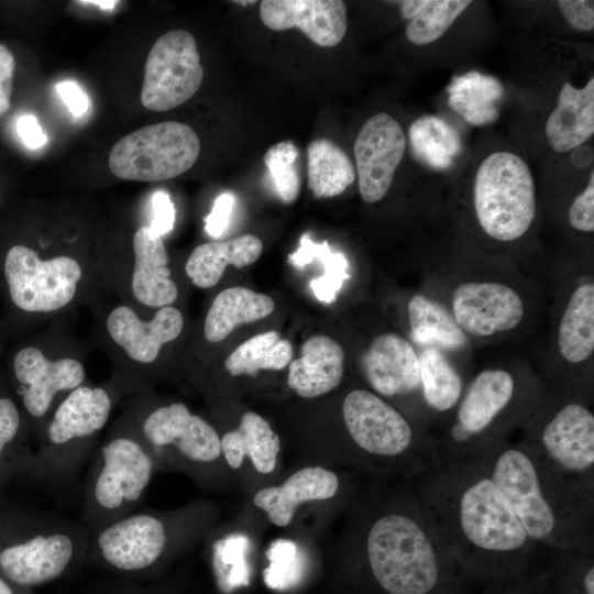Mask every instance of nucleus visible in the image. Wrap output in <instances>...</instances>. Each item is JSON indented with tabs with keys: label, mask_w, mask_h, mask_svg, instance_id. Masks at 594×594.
<instances>
[{
	"label": "nucleus",
	"mask_w": 594,
	"mask_h": 594,
	"mask_svg": "<svg viewBox=\"0 0 594 594\" xmlns=\"http://www.w3.org/2000/svg\"><path fill=\"white\" fill-rule=\"evenodd\" d=\"M410 484L437 537L473 585L509 582L543 560L548 549L528 537L475 459L439 462Z\"/></svg>",
	"instance_id": "nucleus-1"
},
{
	"label": "nucleus",
	"mask_w": 594,
	"mask_h": 594,
	"mask_svg": "<svg viewBox=\"0 0 594 594\" xmlns=\"http://www.w3.org/2000/svg\"><path fill=\"white\" fill-rule=\"evenodd\" d=\"M366 526L363 556L382 594H468L473 586L442 546L410 484Z\"/></svg>",
	"instance_id": "nucleus-2"
},
{
	"label": "nucleus",
	"mask_w": 594,
	"mask_h": 594,
	"mask_svg": "<svg viewBox=\"0 0 594 594\" xmlns=\"http://www.w3.org/2000/svg\"><path fill=\"white\" fill-rule=\"evenodd\" d=\"M528 537L546 549L594 554V506L581 501L524 443L496 441L475 455Z\"/></svg>",
	"instance_id": "nucleus-3"
},
{
	"label": "nucleus",
	"mask_w": 594,
	"mask_h": 594,
	"mask_svg": "<svg viewBox=\"0 0 594 594\" xmlns=\"http://www.w3.org/2000/svg\"><path fill=\"white\" fill-rule=\"evenodd\" d=\"M89 540L80 520L0 496V575L15 585L57 580L86 560Z\"/></svg>",
	"instance_id": "nucleus-4"
},
{
	"label": "nucleus",
	"mask_w": 594,
	"mask_h": 594,
	"mask_svg": "<svg viewBox=\"0 0 594 594\" xmlns=\"http://www.w3.org/2000/svg\"><path fill=\"white\" fill-rule=\"evenodd\" d=\"M133 392L119 381L110 386L82 384L65 395L42 429L28 479L70 494L118 398Z\"/></svg>",
	"instance_id": "nucleus-5"
},
{
	"label": "nucleus",
	"mask_w": 594,
	"mask_h": 594,
	"mask_svg": "<svg viewBox=\"0 0 594 594\" xmlns=\"http://www.w3.org/2000/svg\"><path fill=\"white\" fill-rule=\"evenodd\" d=\"M156 470L153 454L123 415L91 455L80 521L91 532L136 510Z\"/></svg>",
	"instance_id": "nucleus-6"
},
{
	"label": "nucleus",
	"mask_w": 594,
	"mask_h": 594,
	"mask_svg": "<svg viewBox=\"0 0 594 594\" xmlns=\"http://www.w3.org/2000/svg\"><path fill=\"white\" fill-rule=\"evenodd\" d=\"M353 443L366 455L396 461L413 481L439 463L437 439L420 435L396 408L366 389H353L342 403Z\"/></svg>",
	"instance_id": "nucleus-7"
},
{
	"label": "nucleus",
	"mask_w": 594,
	"mask_h": 594,
	"mask_svg": "<svg viewBox=\"0 0 594 594\" xmlns=\"http://www.w3.org/2000/svg\"><path fill=\"white\" fill-rule=\"evenodd\" d=\"M473 200L487 235L503 242L522 237L536 216V187L526 162L510 152L488 155L476 172Z\"/></svg>",
	"instance_id": "nucleus-8"
},
{
	"label": "nucleus",
	"mask_w": 594,
	"mask_h": 594,
	"mask_svg": "<svg viewBox=\"0 0 594 594\" xmlns=\"http://www.w3.org/2000/svg\"><path fill=\"white\" fill-rule=\"evenodd\" d=\"M581 501L594 506V415L568 402L521 441Z\"/></svg>",
	"instance_id": "nucleus-9"
},
{
	"label": "nucleus",
	"mask_w": 594,
	"mask_h": 594,
	"mask_svg": "<svg viewBox=\"0 0 594 594\" xmlns=\"http://www.w3.org/2000/svg\"><path fill=\"white\" fill-rule=\"evenodd\" d=\"M199 153L200 141L191 127L164 121L120 139L110 151L109 168L127 180H166L188 170Z\"/></svg>",
	"instance_id": "nucleus-10"
},
{
	"label": "nucleus",
	"mask_w": 594,
	"mask_h": 594,
	"mask_svg": "<svg viewBox=\"0 0 594 594\" xmlns=\"http://www.w3.org/2000/svg\"><path fill=\"white\" fill-rule=\"evenodd\" d=\"M516 393L509 372H480L459 400L453 424L444 437L437 439L439 462L469 459L499 441L496 424L512 407Z\"/></svg>",
	"instance_id": "nucleus-11"
},
{
	"label": "nucleus",
	"mask_w": 594,
	"mask_h": 594,
	"mask_svg": "<svg viewBox=\"0 0 594 594\" xmlns=\"http://www.w3.org/2000/svg\"><path fill=\"white\" fill-rule=\"evenodd\" d=\"M3 276L16 308L29 314H54L75 300L85 268L74 256L42 257L34 249L16 244L6 254Z\"/></svg>",
	"instance_id": "nucleus-12"
},
{
	"label": "nucleus",
	"mask_w": 594,
	"mask_h": 594,
	"mask_svg": "<svg viewBox=\"0 0 594 594\" xmlns=\"http://www.w3.org/2000/svg\"><path fill=\"white\" fill-rule=\"evenodd\" d=\"M124 415L150 449L157 469L169 459L206 465L221 455L216 429L183 403L148 407L136 396Z\"/></svg>",
	"instance_id": "nucleus-13"
},
{
	"label": "nucleus",
	"mask_w": 594,
	"mask_h": 594,
	"mask_svg": "<svg viewBox=\"0 0 594 594\" xmlns=\"http://www.w3.org/2000/svg\"><path fill=\"white\" fill-rule=\"evenodd\" d=\"M175 524L155 512L133 513L90 532L86 560L139 573L155 566L175 542Z\"/></svg>",
	"instance_id": "nucleus-14"
},
{
	"label": "nucleus",
	"mask_w": 594,
	"mask_h": 594,
	"mask_svg": "<svg viewBox=\"0 0 594 594\" xmlns=\"http://www.w3.org/2000/svg\"><path fill=\"white\" fill-rule=\"evenodd\" d=\"M18 403L31 439L38 442L42 429L59 400L85 384L84 364L74 358L48 359L36 346H24L12 362Z\"/></svg>",
	"instance_id": "nucleus-15"
},
{
	"label": "nucleus",
	"mask_w": 594,
	"mask_h": 594,
	"mask_svg": "<svg viewBox=\"0 0 594 594\" xmlns=\"http://www.w3.org/2000/svg\"><path fill=\"white\" fill-rule=\"evenodd\" d=\"M204 68L191 33L172 30L156 40L144 67L141 102L167 111L190 99L199 89Z\"/></svg>",
	"instance_id": "nucleus-16"
},
{
	"label": "nucleus",
	"mask_w": 594,
	"mask_h": 594,
	"mask_svg": "<svg viewBox=\"0 0 594 594\" xmlns=\"http://www.w3.org/2000/svg\"><path fill=\"white\" fill-rule=\"evenodd\" d=\"M405 147L403 128L392 116L380 112L366 120L353 147L360 195L364 201L372 204L384 198Z\"/></svg>",
	"instance_id": "nucleus-17"
},
{
	"label": "nucleus",
	"mask_w": 594,
	"mask_h": 594,
	"mask_svg": "<svg viewBox=\"0 0 594 594\" xmlns=\"http://www.w3.org/2000/svg\"><path fill=\"white\" fill-rule=\"evenodd\" d=\"M452 315L465 334L488 337L514 329L524 304L512 287L496 282H468L453 292Z\"/></svg>",
	"instance_id": "nucleus-18"
},
{
	"label": "nucleus",
	"mask_w": 594,
	"mask_h": 594,
	"mask_svg": "<svg viewBox=\"0 0 594 594\" xmlns=\"http://www.w3.org/2000/svg\"><path fill=\"white\" fill-rule=\"evenodd\" d=\"M183 328L184 317L173 306L162 307L151 320H143L130 306L119 305L106 319V330L111 341L135 365L155 362L163 346L176 340Z\"/></svg>",
	"instance_id": "nucleus-19"
},
{
	"label": "nucleus",
	"mask_w": 594,
	"mask_h": 594,
	"mask_svg": "<svg viewBox=\"0 0 594 594\" xmlns=\"http://www.w3.org/2000/svg\"><path fill=\"white\" fill-rule=\"evenodd\" d=\"M260 16L268 29L297 28L321 47L339 44L348 29L346 8L340 0H264Z\"/></svg>",
	"instance_id": "nucleus-20"
},
{
	"label": "nucleus",
	"mask_w": 594,
	"mask_h": 594,
	"mask_svg": "<svg viewBox=\"0 0 594 594\" xmlns=\"http://www.w3.org/2000/svg\"><path fill=\"white\" fill-rule=\"evenodd\" d=\"M371 387L382 396H408L420 389L419 358L397 333L377 336L362 358Z\"/></svg>",
	"instance_id": "nucleus-21"
},
{
	"label": "nucleus",
	"mask_w": 594,
	"mask_h": 594,
	"mask_svg": "<svg viewBox=\"0 0 594 594\" xmlns=\"http://www.w3.org/2000/svg\"><path fill=\"white\" fill-rule=\"evenodd\" d=\"M132 249L130 288L134 299L158 309L174 304L178 289L170 276L163 237L150 226H141L133 234Z\"/></svg>",
	"instance_id": "nucleus-22"
},
{
	"label": "nucleus",
	"mask_w": 594,
	"mask_h": 594,
	"mask_svg": "<svg viewBox=\"0 0 594 594\" xmlns=\"http://www.w3.org/2000/svg\"><path fill=\"white\" fill-rule=\"evenodd\" d=\"M339 486L333 472L321 466H307L289 476L283 485L258 491L253 503L267 514L271 522L285 527L301 503L331 498Z\"/></svg>",
	"instance_id": "nucleus-23"
},
{
	"label": "nucleus",
	"mask_w": 594,
	"mask_h": 594,
	"mask_svg": "<svg viewBox=\"0 0 594 594\" xmlns=\"http://www.w3.org/2000/svg\"><path fill=\"white\" fill-rule=\"evenodd\" d=\"M344 352L327 336H314L301 345V356L288 364V386L300 397L324 395L342 381Z\"/></svg>",
	"instance_id": "nucleus-24"
},
{
	"label": "nucleus",
	"mask_w": 594,
	"mask_h": 594,
	"mask_svg": "<svg viewBox=\"0 0 594 594\" xmlns=\"http://www.w3.org/2000/svg\"><path fill=\"white\" fill-rule=\"evenodd\" d=\"M594 133V78L578 89L564 82L558 105L546 122V136L551 147L565 153L581 146Z\"/></svg>",
	"instance_id": "nucleus-25"
},
{
	"label": "nucleus",
	"mask_w": 594,
	"mask_h": 594,
	"mask_svg": "<svg viewBox=\"0 0 594 594\" xmlns=\"http://www.w3.org/2000/svg\"><path fill=\"white\" fill-rule=\"evenodd\" d=\"M262 251V241L253 234L202 243L189 255L185 273L195 286L210 288L220 280L228 265L237 268L251 265Z\"/></svg>",
	"instance_id": "nucleus-26"
},
{
	"label": "nucleus",
	"mask_w": 594,
	"mask_h": 594,
	"mask_svg": "<svg viewBox=\"0 0 594 594\" xmlns=\"http://www.w3.org/2000/svg\"><path fill=\"white\" fill-rule=\"evenodd\" d=\"M221 454L232 469H239L249 457L258 473L274 471L279 452V438L258 414L245 413L238 429L220 438Z\"/></svg>",
	"instance_id": "nucleus-27"
},
{
	"label": "nucleus",
	"mask_w": 594,
	"mask_h": 594,
	"mask_svg": "<svg viewBox=\"0 0 594 594\" xmlns=\"http://www.w3.org/2000/svg\"><path fill=\"white\" fill-rule=\"evenodd\" d=\"M275 308L273 299L246 287H230L213 299L204 326L207 341L224 340L237 327L251 323L271 315Z\"/></svg>",
	"instance_id": "nucleus-28"
},
{
	"label": "nucleus",
	"mask_w": 594,
	"mask_h": 594,
	"mask_svg": "<svg viewBox=\"0 0 594 594\" xmlns=\"http://www.w3.org/2000/svg\"><path fill=\"white\" fill-rule=\"evenodd\" d=\"M29 426L15 398L0 392V486L28 477L35 462Z\"/></svg>",
	"instance_id": "nucleus-29"
},
{
	"label": "nucleus",
	"mask_w": 594,
	"mask_h": 594,
	"mask_svg": "<svg viewBox=\"0 0 594 594\" xmlns=\"http://www.w3.org/2000/svg\"><path fill=\"white\" fill-rule=\"evenodd\" d=\"M502 82L494 76L469 72L455 76L448 87V103L473 125L494 122L499 116Z\"/></svg>",
	"instance_id": "nucleus-30"
},
{
	"label": "nucleus",
	"mask_w": 594,
	"mask_h": 594,
	"mask_svg": "<svg viewBox=\"0 0 594 594\" xmlns=\"http://www.w3.org/2000/svg\"><path fill=\"white\" fill-rule=\"evenodd\" d=\"M562 358L573 364L586 360L594 350V285L586 283L571 295L558 332Z\"/></svg>",
	"instance_id": "nucleus-31"
},
{
	"label": "nucleus",
	"mask_w": 594,
	"mask_h": 594,
	"mask_svg": "<svg viewBox=\"0 0 594 594\" xmlns=\"http://www.w3.org/2000/svg\"><path fill=\"white\" fill-rule=\"evenodd\" d=\"M308 187L317 198L342 194L355 179L348 154L328 139H317L307 147Z\"/></svg>",
	"instance_id": "nucleus-32"
},
{
	"label": "nucleus",
	"mask_w": 594,
	"mask_h": 594,
	"mask_svg": "<svg viewBox=\"0 0 594 594\" xmlns=\"http://www.w3.org/2000/svg\"><path fill=\"white\" fill-rule=\"evenodd\" d=\"M407 311L411 338L417 343L451 350L466 345V334L453 315L437 301L416 295L409 300Z\"/></svg>",
	"instance_id": "nucleus-33"
},
{
	"label": "nucleus",
	"mask_w": 594,
	"mask_h": 594,
	"mask_svg": "<svg viewBox=\"0 0 594 594\" xmlns=\"http://www.w3.org/2000/svg\"><path fill=\"white\" fill-rule=\"evenodd\" d=\"M419 358L420 392L425 404L436 413L452 410L463 395V382L455 367L435 346Z\"/></svg>",
	"instance_id": "nucleus-34"
},
{
	"label": "nucleus",
	"mask_w": 594,
	"mask_h": 594,
	"mask_svg": "<svg viewBox=\"0 0 594 594\" xmlns=\"http://www.w3.org/2000/svg\"><path fill=\"white\" fill-rule=\"evenodd\" d=\"M409 140L415 156L435 169L449 168L462 150L458 131L437 116L416 119L409 127Z\"/></svg>",
	"instance_id": "nucleus-35"
},
{
	"label": "nucleus",
	"mask_w": 594,
	"mask_h": 594,
	"mask_svg": "<svg viewBox=\"0 0 594 594\" xmlns=\"http://www.w3.org/2000/svg\"><path fill=\"white\" fill-rule=\"evenodd\" d=\"M292 343L282 339L276 331L256 334L226 359L224 367L232 376H256L260 370L278 371L286 367L293 358Z\"/></svg>",
	"instance_id": "nucleus-36"
},
{
	"label": "nucleus",
	"mask_w": 594,
	"mask_h": 594,
	"mask_svg": "<svg viewBox=\"0 0 594 594\" xmlns=\"http://www.w3.org/2000/svg\"><path fill=\"white\" fill-rule=\"evenodd\" d=\"M299 243V249L288 255L289 263L301 268L315 260L319 261L324 267L323 274L310 282V288L318 300L332 302L343 279L349 277L345 257L332 252L327 241L314 242L307 233L301 235Z\"/></svg>",
	"instance_id": "nucleus-37"
},
{
	"label": "nucleus",
	"mask_w": 594,
	"mask_h": 594,
	"mask_svg": "<svg viewBox=\"0 0 594 594\" xmlns=\"http://www.w3.org/2000/svg\"><path fill=\"white\" fill-rule=\"evenodd\" d=\"M250 540L245 535L231 534L212 543L211 561L219 588L229 593L249 583L246 556Z\"/></svg>",
	"instance_id": "nucleus-38"
},
{
	"label": "nucleus",
	"mask_w": 594,
	"mask_h": 594,
	"mask_svg": "<svg viewBox=\"0 0 594 594\" xmlns=\"http://www.w3.org/2000/svg\"><path fill=\"white\" fill-rule=\"evenodd\" d=\"M471 4L469 0H432L406 26V36L415 45L440 38Z\"/></svg>",
	"instance_id": "nucleus-39"
},
{
	"label": "nucleus",
	"mask_w": 594,
	"mask_h": 594,
	"mask_svg": "<svg viewBox=\"0 0 594 594\" xmlns=\"http://www.w3.org/2000/svg\"><path fill=\"white\" fill-rule=\"evenodd\" d=\"M298 155L296 145L286 140L272 145L263 157L274 189L279 199L286 204L294 202L300 191Z\"/></svg>",
	"instance_id": "nucleus-40"
},
{
	"label": "nucleus",
	"mask_w": 594,
	"mask_h": 594,
	"mask_svg": "<svg viewBox=\"0 0 594 594\" xmlns=\"http://www.w3.org/2000/svg\"><path fill=\"white\" fill-rule=\"evenodd\" d=\"M266 556L270 565L264 572V578L268 586L284 588L298 579L302 554L296 542L289 539H277L270 544Z\"/></svg>",
	"instance_id": "nucleus-41"
},
{
	"label": "nucleus",
	"mask_w": 594,
	"mask_h": 594,
	"mask_svg": "<svg viewBox=\"0 0 594 594\" xmlns=\"http://www.w3.org/2000/svg\"><path fill=\"white\" fill-rule=\"evenodd\" d=\"M543 561L544 558L534 569L515 580L498 585L483 586L481 594H541Z\"/></svg>",
	"instance_id": "nucleus-42"
},
{
	"label": "nucleus",
	"mask_w": 594,
	"mask_h": 594,
	"mask_svg": "<svg viewBox=\"0 0 594 594\" xmlns=\"http://www.w3.org/2000/svg\"><path fill=\"white\" fill-rule=\"evenodd\" d=\"M569 221L579 231H594V173L591 174L586 188L572 202Z\"/></svg>",
	"instance_id": "nucleus-43"
},
{
	"label": "nucleus",
	"mask_w": 594,
	"mask_h": 594,
	"mask_svg": "<svg viewBox=\"0 0 594 594\" xmlns=\"http://www.w3.org/2000/svg\"><path fill=\"white\" fill-rule=\"evenodd\" d=\"M558 6L569 22L578 31L594 29V2L588 0H560Z\"/></svg>",
	"instance_id": "nucleus-44"
},
{
	"label": "nucleus",
	"mask_w": 594,
	"mask_h": 594,
	"mask_svg": "<svg viewBox=\"0 0 594 594\" xmlns=\"http://www.w3.org/2000/svg\"><path fill=\"white\" fill-rule=\"evenodd\" d=\"M235 198L231 193L221 194L213 204L211 212L206 218L205 229L216 239L223 235L229 227Z\"/></svg>",
	"instance_id": "nucleus-45"
},
{
	"label": "nucleus",
	"mask_w": 594,
	"mask_h": 594,
	"mask_svg": "<svg viewBox=\"0 0 594 594\" xmlns=\"http://www.w3.org/2000/svg\"><path fill=\"white\" fill-rule=\"evenodd\" d=\"M174 222L175 208L169 195L165 191H156L152 198V219L150 227L163 237L173 229Z\"/></svg>",
	"instance_id": "nucleus-46"
},
{
	"label": "nucleus",
	"mask_w": 594,
	"mask_h": 594,
	"mask_svg": "<svg viewBox=\"0 0 594 594\" xmlns=\"http://www.w3.org/2000/svg\"><path fill=\"white\" fill-rule=\"evenodd\" d=\"M14 68L13 54L6 45L0 44V117L10 108Z\"/></svg>",
	"instance_id": "nucleus-47"
},
{
	"label": "nucleus",
	"mask_w": 594,
	"mask_h": 594,
	"mask_svg": "<svg viewBox=\"0 0 594 594\" xmlns=\"http://www.w3.org/2000/svg\"><path fill=\"white\" fill-rule=\"evenodd\" d=\"M56 89L74 117H80L87 111L88 98L76 82L63 81Z\"/></svg>",
	"instance_id": "nucleus-48"
},
{
	"label": "nucleus",
	"mask_w": 594,
	"mask_h": 594,
	"mask_svg": "<svg viewBox=\"0 0 594 594\" xmlns=\"http://www.w3.org/2000/svg\"><path fill=\"white\" fill-rule=\"evenodd\" d=\"M16 130L23 143L30 148L43 146L47 141L36 118L32 114L20 117L16 122Z\"/></svg>",
	"instance_id": "nucleus-49"
},
{
	"label": "nucleus",
	"mask_w": 594,
	"mask_h": 594,
	"mask_svg": "<svg viewBox=\"0 0 594 594\" xmlns=\"http://www.w3.org/2000/svg\"><path fill=\"white\" fill-rule=\"evenodd\" d=\"M547 554V553H546ZM541 594H583L573 585L563 580L543 561V582Z\"/></svg>",
	"instance_id": "nucleus-50"
},
{
	"label": "nucleus",
	"mask_w": 594,
	"mask_h": 594,
	"mask_svg": "<svg viewBox=\"0 0 594 594\" xmlns=\"http://www.w3.org/2000/svg\"><path fill=\"white\" fill-rule=\"evenodd\" d=\"M427 2L428 0H405L397 3H399L403 18L410 21L422 10Z\"/></svg>",
	"instance_id": "nucleus-51"
},
{
	"label": "nucleus",
	"mask_w": 594,
	"mask_h": 594,
	"mask_svg": "<svg viewBox=\"0 0 594 594\" xmlns=\"http://www.w3.org/2000/svg\"><path fill=\"white\" fill-rule=\"evenodd\" d=\"M23 590L25 587L15 585L0 575V594H24Z\"/></svg>",
	"instance_id": "nucleus-52"
},
{
	"label": "nucleus",
	"mask_w": 594,
	"mask_h": 594,
	"mask_svg": "<svg viewBox=\"0 0 594 594\" xmlns=\"http://www.w3.org/2000/svg\"><path fill=\"white\" fill-rule=\"evenodd\" d=\"M77 3H82V4H92V6H98L100 7L101 9H112L117 3L118 1H112V0H82V1H76Z\"/></svg>",
	"instance_id": "nucleus-53"
},
{
	"label": "nucleus",
	"mask_w": 594,
	"mask_h": 594,
	"mask_svg": "<svg viewBox=\"0 0 594 594\" xmlns=\"http://www.w3.org/2000/svg\"><path fill=\"white\" fill-rule=\"evenodd\" d=\"M235 3H242L245 6L246 3H255V1H234Z\"/></svg>",
	"instance_id": "nucleus-54"
},
{
	"label": "nucleus",
	"mask_w": 594,
	"mask_h": 594,
	"mask_svg": "<svg viewBox=\"0 0 594 594\" xmlns=\"http://www.w3.org/2000/svg\"><path fill=\"white\" fill-rule=\"evenodd\" d=\"M4 490L3 487L0 486V496L4 494Z\"/></svg>",
	"instance_id": "nucleus-55"
}]
</instances>
